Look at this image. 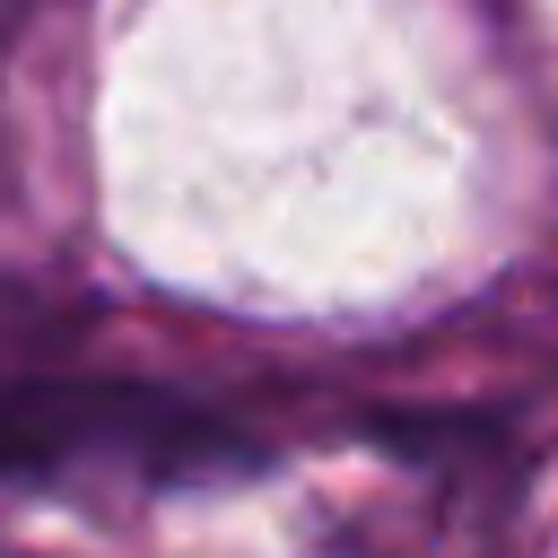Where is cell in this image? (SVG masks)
Returning a JSON list of instances; mask_svg holds the SVG:
<instances>
[{
    "label": "cell",
    "instance_id": "obj_1",
    "mask_svg": "<svg viewBox=\"0 0 558 558\" xmlns=\"http://www.w3.org/2000/svg\"><path fill=\"white\" fill-rule=\"evenodd\" d=\"M17 453V427H9V392H0V462Z\"/></svg>",
    "mask_w": 558,
    "mask_h": 558
}]
</instances>
